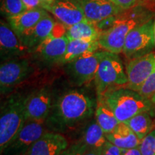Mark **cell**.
<instances>
[{"label": "cell", "instance_id": "obj_20", "mask_svg": "<svg viewBox=\"0 0 155 155\" xmlns=\"http://www.w3.org/2000/svg\"><path fill=\"white\" fill-rule=\"evenodd\" d=\"M100 48L98 40L87 41V40H69L66 51L59 64H66L83 54L96 52Z\"/></svg>", "mask_w": 155, "mask_h": 155}, {"label": "cell", "instance_id": "obj_33", "mask_svg": "<svg viewBox=\"0 0 155 155\" xmlns=\"http://www.w3.org/2000/svg\"><path fill=\"white\" fill-rule=\"evenodd\" d=\"M121 155H142L139 147L129 150H122Z\"/></svg>", "mask_w": 155, "mask_h": 155}, {"label": "cell", "instance_id": "obj_22", "mask_svg": "<svg viewBox=\"0 0 155 155\" xmlns=\"http://www.w3.org/2000/svg\"><path fill=\"white\" fill-rule=\"evenodd\" d=\"M81 141L89 149H102L106 144L107 141L106 134L97 123L96 119L86 125Z\"/></svg>", "mask_w": 155, "mask_h": 155}, {"label": "cell", "instance_id": "obj_35", "mask_svg": "<svg viewBox=\"0 0 155 155\" xmlns=\"http://www.w3.org/2000/svg\"><path fill=\"white\" fill-rule=\"evenodd\" d=\"M42 2L44 3V5H50V4L53 3L55 0H42Z\"/></svg>", "mask_w": 155, "mask_h": 155}, {"label": "cell", "instance_id": "obj_15", "mask_svg": "<svg viewBox=\"0 0 155 155\" xmlns=\"http://www.w3.org/2000/svg\"><path fill=\"white\" fill-rule=\"evenodd\" d=\"M68 147V141L61 133L47 131L24 155H60Z\"/></svg>", "mask_w": 155, "mask_h": 155}, {"label": "cell", "instance_id": "obj_14", "mask_svg": "<svg viewBox=\"0 0 155 155\" xmlns=\"http://www.w3.org/2000/svg\"><path fill=\"white\" fill-rule=\"evenodd\" d=\"M0 50L4 61L15 58L23 57L30 50L21 42L8 22L1 21L0 24Z\"/></svg>", "mask_w": 155, "mask_h": 155}, {"label": "cell", "instance_id": "obj_26", "mask_svg": "<svg viewBox=\"0 0 155 155\" xmlns=\"http://www.w3.org/2000/svg\"><path fill=\"white\" fill-rule=\"evenodd\" d=\"M139 148L142 155H155V129L141 139Z\"/></svg>", "mask_w": 155, "mask_h": 155}, {"label": "cell", "instance_id": "obj_27", "mask_svg": "<svg viewBox=\"0 0 155 155\" xmlns=\"http://www.w3.org/2000/svg\"><path fill=\"white\" fill-rule=\"evenodd\" d=\"M138 92L150 101L155 96V68Z\"/></svg>", "mask_w": 155, "mask_h": 155}, {"label": "cell", "instance_id": "obj_6", "mask_svg": "<svg viewBox=\"0 0 155 155\" xmlns=\"http://www.w3.org/2000/svg\"><path fill=\"white\" fill-rule=\"evenodd\" d=\"M104 51L90 52L65 64V73L73 86L81 87L94 80Z\"/></svg>", "mask_w": 155, "mask_h": 155}, {"label": "cell", "instance_id": "obj_1", "mask_svg": "<svg viewBox=\"0 0 155 155\" xmlns=\"http://www.w3.org/2000/svg\"><path fill=\"white\" fill-rule=\"evenodd\" d=\"M97 99L85 91L74 89L63 94L53 103L45 123L51 131L61 133L86 121L96 111Z\"/></svg>", "mask_w": 155, "mask_h": 155}, {"label": "cell", "instance_id": "obj_13", "mask_svg": "<svg viewBox=\"0 0 155 155\" xmlns=\"http://www.w3.org/2000/svg\"><path fill=\"white\" fill-rule=\"evenodd\" d=\"M42 8L51 13L66 28L86 20L80 0H55Z\"/></svg>", "mask_w": 155, "mask_h": 155}, {"label": "cell", "instance_id": "obj_37", "mask_svg": "<svg viewBox=\"0 0 155 155\" xmlns=\"http://www.w3.org/2000/svg\"><path fill=\"white\" fill-rule=\"evenodd\" d=\"M148 3L152 6H155V0H148Z\"/></svg>", "mask_w": 155, "mask_h": 155}, {"label": "cell", "instance_id": "obj_30", "mask_svg": "<svg viewBox=\"0 0 155 155\" xmlns=\"http://www.w3.org/2000/svg\"><path fill=\"white\" fill-rule=\"evenodd\" d=\"M118 15H116V16H111L108 17L107 18L103 19L101 20L98 21L96 23H94V25H96V27L98 29V31L100 32V33L101 32H104L110 28H111L113 26L114 23L117 19Z\"/></svg>", "mask_w": 155, "mask_h": 155}, {"label": "cell", "instance_id": "obj_5", "mask_svg": "<svg viewBox=\"0 0 155 155\" xmlns=\"http://www.w3.org/2000/svg\"><path fill=\"white\" fill-rule=\"evenodd\" d=\"M96 99H101L106 93L128 83L123 63L118 54L104 50L95 76Z\"/></svg>", "mask_w": 155, "mask_h": 155}, {"label": "cell", "instance_id": "obj_4", "mask_svg": "<svg viewBox=\"0 0 155 155\" xmlns=\"http://www.w3.org/2000/svg\"><path fill=\"white\" fill-rule=\"evenodd\" d=\"M25 97L11 96L1 106L0 150L1 154L16 137L27 121L25 111Z\"/></svg>", "mask_w": 155, "mask_h": 155}, {"label": "cell", "instance_id": "obj_34", "mask_svg": "<svg viewBox=\"0 0 155 155\" xmlns=\"http://www.w3.org/2000/svg\"><path fill=\"white\" fill-rule=\"evenodd\" d=\"M82 155H102V149L87 148Z\"/></svg>", "mask_w": 155, "mask_h": 155}, {"label": "cell", "instance_id": "obj_3", "mask_svg": "<svg viewBox=\"0 0 155 155\" xmlns=\"http://www.w3.org/2000/svg\"><path fill=\"white\" fill-rule=\"evenodd\" d=\"M101 99L112 110L119 122H127L137 114L150 111L153 104L139 92L121 87L108 91Z\"/></svg>", "mask_w": 155, "mask_h": 155}, {"label": "cell", "instance_id": "obj_8", "mask_svg": "<svg viewBox=\"0 0 155 155\" xmlns=\"http://www.w3.org/2000/svg\"><path fill=\"white\" fill-rule=\"evenodd\" d=\"M68 41L66 27L61 22L55 23L51 34L39 45L34 52L43 62L59 64L66 51Z\"/></svg>", "mask_w": 155, "mask_h": 155}, {"label": "cell", "instance_id": "obj_19", "mask_svg": "<svg viewBox=\"0 0 155 155\" xmlns=\"http://www.w3.org/2000/svg\"><path fill=\"white\" fill-rule=\"evenodd\" d=\"M106 139L121 150L138 147L141 140L126 122H119L111 132L106 134Z\"/></svg>", "mask_w": 155, "mask_h": 155}, {"label": "cell", "instance_id": "obj_11", "mask_svg": "<svg viewBox=\"0 0 155 155\" xmlns=\"http://www.w3.org/2000/svg\"><path fill=\"white\" fill-rule=\"evenodd\" d=\"M53 95L43 88L25 96V111L27 121H45L53 107Z\"/></svg>", "mask_w": 155, "mask_h": 155}, {"label": "cell", "instance_id": "obj_38", "mask_svg": "<svg viewBox=\"0 0 155 155\" xmlns=\"http://www.w3.org/2000/svg\"><path fill=\"white\" fill-rule=\"evenodd\" d=\"M151 101L152 102V104H155V96L153 97L152 99H151Z\"/></svg>", "mask_w": 155, "mask_h": 155}, {"label": "cell", "instance_id": "obj_17", "mask_svg": "<svg viewBox=\"0 0 155 155\" xmlns=\"http://www.w3.org/2000/svg\"><path fill=\"white\" fill-rule=\"evenodd\" d=\"M55 25V20L48 14L34 27L21 34L19 38L30 51L34 50L51 34Z\"/></svg>", "mask_w": 155, "mask_h": 155}, {"label": "cell", "instance_id": "obj_18", "mask_svg": "<svg viewBox=\"0 0 155 155\" xmlns=\"http://www.w3.org/2000/svg\"><path fill=\"white\" fill-rule=\"evenodd\" d=\"M48 14V11L43 8H35L28 9L16 16L7 17V19L15 33L19 36L25 31L34 27Z\"/></svg>", "mask_w": 155, "mask_h": 155}, {"label": "cell", "instance_id": "obj_25", "mask_svg": "<svg viewBox=\"0 0 155 155\" xmlns=\"http://www.w3.org/2000/svg\"><path fill=\"white\" fill-rule=\"evenodd\" d=\"M28 9L22 0H2L1 11L7 17L16 16Z\"/></svg>", "mask_w": 155, "mask_h": 155}, {"label": "cell", "instance_id": "obj_32", "mask_svg": "<svg viewBox=\"0 0 155 155\" xmlns=\"http://www.w3.org/2000/svg\"><path fill=\"white\" fill-rule=\"evenodd\" d=\"M22 2L28 9L42 8L44 5L42 0H22Z\"/></svg>", "mask_w": 155, "mask_h": 155}, {"label": "cell", "instance_id": "obj_28", "mask_svg": "<svg viewBox=\"0 0 155 155\" xmlns=\"http://www.w3.org/2000/svg\"><path fill=\"white\" fill-rule=\"evenodd\" d=\"M122 10L127 11L138 6H144L148 0H109Z\"/></svg>", "mask_w": 155, "mask_h": 155}, {"label": "cell", "instance_id": "obj_2", "mask_svg": "<svg viewBox=\"0 0 155 155\" xmlns=\"http://www.w3.org/2000/svg\"><path fill=\"white\" fill-rule=\"evenodd\" d=\"M142 7H134L118 15L113 26L100 33L98 40L100 48L112 53H121L130 31L152 18L149 12L144 10Z\"/></svg>", "mask_w": 155, "mask_h": 155}, {"label": "cell", "instance_id": "obj_7", "mask_svg": "<svg viewBox=\"0 0 155 155\" xmlns=\"http://www.w3.org/2000/svg\"><path fill=\"white\" fill-rule=\"evenodd\" d=\"M153 24L154 19L152 18L135 27L128 34L122 51L128 60L152 53L154 48Z\"/></svg>", "mask_w": 155, "mask_h": 155}, {"label": "cell", "instance_id": "obj_21", "mask_svg": "<svg viewBox=\"0 0 155 155\" xmlns=\"http://www.w3.org/2000/svg\"><path fill=\"white\" fill-rule=\"evenodd\" d=\"M99 35L100 32L96 25L87 19L66 28V36L69 40L95 41L98 40Z\"/></svg>", "mask_w": 155, "mask_h": 155}, {"label": "cell", "instance_id": "obj_16", "mask_svg": "<svg viewBox=\"0 0 155 155\" xmlns=\"http://www.w3.org/2000/svg\"><path fill=\"white\" fill-rule=\"evenodd\" d=\"M87 20L96 23L108 17L116 16L124 12L109 0H80Z\"/></svg>", "mask_w": 155, "mask_h": 155}, {"label": "cell", "instance_id": "obj_10", "mask_svg": "<svg viewBox=\"0 0 155 155\" xmlns=\"http://www.w3.org/2000/svg\"><path fill=\"white\" fill-rule=\"evenodd\" d=\"M47 129L45 121H27L2 154L24 155L37 140L47 132Z\"/></svg>", "mask_w": 155, "mask_h": 155}, {"label": "cell", "instance_id": "obj_31", "mask_svg": "<svg viewBox=\"0 0 155 155\" xmlns=\"http://www.w3.org/2000/svg\"><path fill=\"white\" fill-rule=\"evenodd\" d=\"M122 150L107 140L102 148V155H121Z\"/></svg>", "mask_w": 155, "mask_h": 155}, {"label": "cell", "instance_id": "obj_23", "mask_svg": "<svg viewBox=\"0 0 155 155\" xmlns=\"http://www.w3.org/2000/svg\"><path fill=\"white\" fill-rule=\"evenodd\" d=\"M95 116L97 123L105 134L113 131L119 123L115 114L103 99L97 100Z\"/></svg>", "mask_w": 155, "mask_h": 155}, {"label": "cell", "instance_id": "obj_24", "mask_svg": "<svg viewBox=\"0 0 155 155\" xmlns=\"http://www.w3.org/2000/svg\"><path fill=\"white\" fill-rule=\"evenodd\" d=\"M150 112L145 111L137 114L126 122L140 140L155 129L154 122Z\"/></svg>", "mask_w": 155, "mask_h": 155}, {"label": "cell", "instance_id": "obj_29", "mask_svg": "<svg viewBox=\"0 0 155 155\" xmlns=\"http://www.w3.org/2000/svg\"><path fill=\"white\" fill-rule=\"evenodd\" d=\"M86 149V145L80 140L75 144L68 147L60 155H82Z\"/></svg>", "mask_w": 155, "mask_h": 155}, {"label": "cell", "instance_id": "obj_12", "mask_svg": "<svg viewBox=\"0 0 155 155\" xmlns=\"http://www.w3.org/2000/svg\"><path fill=\"white\" fill-rule=\"evenodd\" d=\"M155 68V53L129 60L126 67L128 83L125 88L138 92Z\"/></svg>", "mask_w": 155, "mask_h": 155}, {"label": "cell", "instance_id": "obj_9", "mask_svg": "<svg viewBox=\"0 0 155 155\" xmlns=\"http://www.w3.org/2000/svg\"><path fill=\"white\" fill-rule=\"evenodd\" d=\"M30 61L23 57L15 58L4 61L0 67V90L5 95L32 73Z\"/></svg>", "mask_w": 155, "mask_h": 155}, {"label": "cell", "instance_id": "obj_36", "mask_svg": "<svg viewBox=\"0 0 155 155\" xmlns=\"http://www.w3.org/2000/svg\"><path fill=\"white\" fill-rule=\"evenodd\" d=\"M153 33H154V48H155V17L154 18V24H153Z\"/></svg>", "mask_w": 155, "mask_h": 155}]
</instances>
